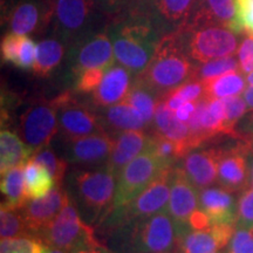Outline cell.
Instances as JSON below:
<instances>
[{"mask_svg": "<svg viewBox=\"0 0 253 253\" xmlns=\"http://www.w3.org/2000/svg\"><path fill=\"white\" fill-rule=\"evenodd\" d=\"M116 179V173L107 164L94 170L74 172L73 189L88 220H104L112 212Z\"/></svg>", "mask_w": 253, "mask_h": 253, "instance_id": "obj_3", "label": "cell"}, {"mask_svg": "<svg viewBox=\"0 0 253 253\" xmlns=\"http://www.w3.org/2000/svg\"><path fill=\"white\" fill-rule=\"evenodd\" d=\"M72 62V71L77 75L84 69L112 67L115 54L108 32H96L74 43Z\"/></svg>", "mask_w": 253, "mask_h": 253, "instance_id": "obj_13", "label": "cell"}, {"mask_svg": "<svg viewBox=\"0 0 253 253\" xmlns=\"http://www.w3.org/2000/svg\"><path fill=\"white\" fill-rule=\"evenodd\" d=\"M199 209L211 225L233 224L237 219L235 197L224 188H205L199 192Z\"/></svg>", "mask_w": 253, "mask_h": 253, "instance_id": "obj_23", "label": "cell"}, {"mask_svg": "<svg viewBox=\"0 0 253 253\" xmlns=\"http://www.w3.org/2000/svg\"><path fill=\"white\" fill-rule=\"evenodd\" d=\"M39 238L49 248L61 249L69 253L86 248H99L94 229L82 219L73 199L54 220L39 233Z\"/></svg>", "mask_w": 253, "mask_h": 253, "instance_id": "obj_6", "label": "cell"}, {"mask_svg": "<svg viewBox=\"0 0 253 253\" xmlns=\"http://www.w3.org/2000/svg\"><path fill=\"white\" fill-rule=\"evenodd\" d=\"M158 0H126L122 13L154 14L156 15V5ZM119 14V15H120Z\"/></svg>", "mask_w": 253, "mask_h": 253, "instance_id": "obj_47", "label": "cell"}, {"mask_svg": "<svg viewBox=\"0 0 253 253\" xmlns=\"http://www.w3.org/2000/svg\"><path fill=\"white\" fill-rule=\"evenodd\" d=\"M106 71L107 69L103 68H89L82 71L80 74L77 75L75 89L84 94L94 93L95 89L100 86Z\"/></svg>", "mask_w": 253, "mask_h": 253, "instance_id": "obj_39", "label": "cell"}, {"mask_svg": "<svg viewBox=\"0 0 253 253\" xmlns=\"http://www.w3.org/2000/svg\"><path fill=\"white\" fill-rule=\"evenodd\" d=\"M32 156V151L21 137L7 130L0 134V172L5 173L13 168L24 166Z\"/></svg>", "mask_w": 253, "mask_h": 253, "instance_id": "obj_25", "label": "cell"}, {"mask_svg": "<svg viewBox=\"0 0 253 253\" xmlns=\"http://www.w3.org/2000/svg\"><path fill=\"white\" fill-rule=\"evenodd\" d=\"M250 142L239 143L229 150H223L218 164V183L230 192L250 188Z\"/></svg>", "mask_w": 253, "mask_h": 253, "instance_id": "obj_14", "label": "cell"}, {"mask_svg": "<svg viewBox=\"0 0 253 253\" xmlns=\"http://www.w3.org/2000/svg\"><path fill=\"white\" fill-rule=\"evenodd\" d=\"M179 246L182 253H220L226 245L211 225L204 230L186 231L179 239Z\"/></svg>", "mask_w": 253, "mask_h": 253, "instance_id": "obj_27", "label": "cell"}, {"mask_svg": "<svg viewBox=\"0 0 253 253\" xmlns=\"http://www.w3.org/2000/svg\"><path fill=\"white\" fill-rule=\"evenodd\" d=\"M235 71H239L238 60L233 55L226 56V58H219L199 63V66H196L194 79L204 82Z\"/></svg>", "mask_w": 253, "mask_h": 253, "instance_id": "obj_34", "label": "cell"}, {"mask_svg": "<svg viewBox=\"0 0 253 253\" xmlns=\"http://www.w3.org/2000/svg\"><path fill=\"white\" fill-rule=\"evenodd\" d=\"M204 96L208 99H224L244 93L245 80L239 71L229 72L220 77L204 81Z\"/></svg>", "mask_w": 253, "mask_h": 253, "instance_id": "obj_32", "label": "cell"}, {"mask_svg": "<svg viewBox=\"0 0 253 253\" xmlns=\"http://www.w3.org/2000/svg\"><path fill=\"white\" fill-rule=\"evenodd\" d=\"M21 38L23 36H18V34L6 33L1 40V59L2 61L13 63L17 66L19 59V49H20Z\"/></svg>", "mask_w": 253, "mask_h": 253, "instance_id": "obj_43", "label": "cell"}, {"mask_svg": "<svg viewBox=\"0 0 253 253\" xmlns=\"http://www.w3.org/2000/svg\"><path fill=\"white\" fill-rule=\"evenodd\" d=\"M37 47L38 45L30 37L23 36V38H21L20 49H19L17 67L21 69L33 68L37 58Z\"/></svg>", "mask_w": 253, "mask_h": 253, "instance_id": "obj_44", "label": "cell"}, {"mask_svg": "<svg viewBox=\"0 0 253 253\" xmlns=\"http://www.w3.org/2000/svg\"><path fill=\"white\" fill-rule=\"evenodd\" d=\"M25 191L28 199L46 196L56 186L54 177L45 167L32 158L25 163Z\"/></svg>", "mask_w": 253, "mask_h": 253, "instance_id": "obj_28", "label": "cell"}, {"mask_svg": "<svg viewBox=\"0 0 253 253\" xmlns=\"http://www.w3.org/2000/svg\"><path fill=\"white\" fill-rule=\"evenodd\" d=\"M52 0H20L8 14L11 33L28 36L42 32L52 23Z\"/></svg>", "mask_w": 253, "mask_h": 253, "instance_id": "obj_15", "label": "cell"}, {"mask_svg": "<svg viewBox=\"0 0 253 253\" xmlns=\"http://www.w3.org/2000/svg\"><path fill=\"white\" fill-rule=\"evenodd\" d=\"M153 144H151V150L157 155L168 167H173V163L177 160L181 158L179 155L178 147L175 142L169 140V138L164 137V136L153 132Z\"/></svg>", "mask_w": 253, "mask_h": 253, "instance_id": "obj_38", "label": "cell"}, {"mask_svg": "<svg viewBox=\"0 0 253 253\" xmlns=\"http://www.w3.org/2000/svg\"><path fill=\"white\" fill-rule=\"evenodd\" d=\"M116 229L126 230L129 245L135 253H170L181 237L190 230L179 225L167 210Z\"/></svg>", "mask_w": 253, "mask_h": 253, "instance_id": "obj_4", "label": "cell"}, {"mask_svg": "<svg viewBox=\"0 0 253 253\" xmlns=\"http://www.w3.org/2000/svg\"><path fill=\"white\" fill-rule=\"evenodd\" d=\"M223 149H207L191 151L184 156L183 169L196 188L202 190L216 182L218 164Z\"/></svg>", "mask_w": 253, "mask_h": 253, "instance_id": "obj_21", "label": "cell"}, {"mask_svg": "<svg viewBox=\"0 0 253 253\" xmlns=\"http://www.w3.org/2000/svg\"><path fill=\"white\" fill-rule=\"evenodd\" d=\"M236 19L238 33L253 34V1L236 6Z\"/></svg>", "mask_w": 253, "mask_h": 253, "instance_id": "obj_46", "label": "cell"}, {"mask_svg": "<svg viewBox=\"0 0 253 253\" xmlns=\"http://www.w3.org/2000/svg\"><path fill=\"white\" fill-rule=\"evenodd\" d=\"M250 189L253 190V164L251 168V179H250Z\"/></svg>", "mask_w": 253, "mask_h": 253, "instance_id": "obj_54", "label": "cell"}, {"mask_svg": "<svg viewBox=\"0 0 253 253\" xmlns=\"http://www.w3.org/2000/svg\"><path fill=\"white\" fill-rule=\"evenodd\" d=\"M151 144L153 136L148 135L143 130L119 132L114 137V147L107 166L119 177L123 168L144 151L151 149Z\"/></svg>", "mask_w": 253, "mask_h": 253, "instance_id": "obj_19", "label": "cell"}, {"mask_svg": "<svg viewBox=\"0 0 253 253\" xmlns=\"http://www.w3.org/2000/svg\"><path fill=\"white\" fill-rule=\"evenodd\" d=\"M31 158L33 161H36L41 166L46 168L48 171L52 173V176L54 177L56 185H61L63 177L67 171L68 162L65 158H61L55 154V151L50 149L49 147L42 148V149L38 150L32 155Z\"/></svg>", "mask_w": 253, "mask_h": 253, "instance_id": "obj_36", "label": "cell"}, {"mask_svg": "<svg viewBox=\"0 0 253 253\" xmlns=\"http://www.w3.org/2000/svg\"><path fill=\"white\" fill-rule=\"evenodd\" d=\"M237 55L242 72L246 75L253 72V34H246L237 50Z\"/></svg>", "mask_w": 253, "mask_h": 253, "instance_id": "obj_45", "label": "cell"}, {"mask_svg": "<svg viewBox=\"0 0 253 253\" xmlns=\"http://www.w3.org/2000/svg\"><path fill=\"white\" fill-rule=\"evenodd\" d=\"M195 71L196 66L186 54L178 31H172L163 34L150 63L136 78L162 97L194 79Z\"/></svg>", "mask_w": 253, "mask_h": 253, "instance_id": "obj_2", "label": "cell"}, {"mask_svg": "<svg viewBox=\"0 0 253 253\" xmlns=\"http://www.w3.org/2000/svg\"><path fill=\"white\" fill-rule=\"evenodd\" d=\"M197 209H199L197 188L186 176L184 169L172 167L170 199L167 211L179 225L184 229H189L190 217Z\"/></svg>", "mask_w": 253, "mask_h": 253, "instance_id": "obj_17", "label": "cell"}, {"mask_svg": "<svg viewBox=\"0 0 253 253\" xmlns=\"http://www.w3.org/2000/svg\"><path fill=\"white\" fill-rule=\"evenodd\" d=\"M93 1L100 13L114 19L123 11L126 0H93Z\"/></svg>", "mask_w": 253, "mask_h": 253, "instance_id": "obj_48", "label": "cell"}, {"mask_svg": "<svg viewBox=\"0 0 253 253\" xmlns=\"http://www.w3.org/2000/svg\"><path fill=\"white\" fill-rule=\"evenodd\" d=\"M237 224L240 227L253 229V190H246L239 199L237 209Z\"/></svg>", "mask_w": 253, "mask_h": 253, "instance_id": "obj_41", "label": "cell"}, {"mask_svg": "<svg viewBox=\"0 0 253 253\" xmlns=\"http://www.w3.org/2000/svg\"><path fill=\"white\" fill-rule=\"evenodd\" d=\"M24 166L13 168L1 175V192L5 197L1 207L11 209H20L27 201H30L25 191V172Z\"/></svg>", "mask_w": 253, "mask_h": 253, "instance_id": "obj_29", "label": "cell"}, {"mask_svg": "<svg viewBox=\"0 0 253 253\" xmlns=\"http://www.w3.org/2000/svg\"><path fill=\"white\" fill-rule=\"evenodd\" d=\"M161 96L156 91H154L150 87L143 84L137 78H135L132 86L129 91L128 96L126 97V102L131 104L134 108L141 114L148 126H153L155 110Z\"/></svg>", "mask_w": 253, "mask_h": 253, "instance_id": "obj_30", "label": "cell"}, {"mask_svg": "<svg viewBox=\"0 0 253 253\" xmlns=\"http://www.w3.org/2000/svg\"><path fill=\"white\" fill-rule=\"evenodd\" d=\"M183 47L192 61L198 63L232 56L238 48L237 33L220 25L177 28Z\"/></svg>", "mask_w": 253, "mask_h": 253, "instance_id": "obj_5", "label": "cell"}, {"mask_svg": "<svg viewBox=\"0 0 253 253\" xmlns=\"http://www.w3.org/2000/svg\"><path fill=\"white\" fill-rule=\"evenodd\" d=\"M201 25H220L239 34L237 30L235 0H197L189 19L181 27Z\"/></svg>", "mask_w": 253, "mask_h": 253, "instance_id": "obj_18", "label": "cell"}, {"mask_svg": "<svg viewBox=\"0 0 253 253\" xmlns=\"http://www.w3.org/2000/svg\"><path fill=\"white\" fill-rule=\"evenodd\" d=\"M73 253H107L104 250L99 246V248H86V249H81L78 250V251L73 252Z\"/></svg>", "mask_w": 253, "mask_h": 253, "instance_id": "obj_52", "label": "cell"}, {"mask_svg": "<svg viewBox=\"0 0 253 253\" xmlns=\"http://www.w3.org/2000/svg\"><path fill=\"white\" fill-rule=\"evenodd\" d=\"M167 168L169 167L151 149L134 158L123 168L118 177L114 209L122 208L130 203Z\"/></svg>", "mask_w": 253, "mask_h": 253, "instance_id": "obj_8", "label": "cell"}, {"mask_svg": "<svg viewBox=\"0 0 253 253\" xmlns=\"http://www.w3.org/2000/svg\"><path fill=\"white\" fill-rule=\"evenodd\" d=\"M226 253H253V229L238 226L227 244Z\"/></svg>", "mask_w": 253, "mask_h": 253, "instance_id": "obj_40", "label": "cell"}, {"mask_svg": "<svg viewBox=\"0 0 253 253\" xmlns=\"http://www.w3.org/2000/svg\"><path fill=\"white\" fill-rule=\"evenodd\" d=\"M49 246L39 237L23 236L17 238L1 239V253H47Z\"/></svg>", "mask_w": 253, "mask_h": 253, "instance_id": "obj_35", "label": "cell"}, {"mask_svg": "<svg viewBox=\"0 0 253 253\" xmlns=\"http://www.w3.org/2000/svg\"><path fill=\"white\" fill-rule=\"evenodd\" d=\"M69 199L71 197L68 196V192L63 190L61 185H56L43 197L27 201L19 210L32 233L39 236L41 231L48 226L61 212Z\"/></svg>", "mask_w": 253, "mask_h": 253, "instance_id": "obj_16", "label": "cell"}, {"mask_svg": "<svg viewBox=\"0 0 253 253\" xmlns=\"http://www.w3.org/2000/svg\"><path fill=\"white\" fill-rule=\"evenodd\" d=\"M65 55V45L59 38H48L38 43L37 58L34 62V74L39 78H46L58 68Z\"/></svg>", "mask_w": 253, "mask_h": 253, "instance_id": "obj_26", "label": "cell"}, {"mask_svg": "<svg viewBox=\"0 0 253 253\" xmlns=\"http://www.w3.org/2000/svg\"><path fill=\"white\" fill-rule=\"evenodd\" d=\"M170 91L178 95L185 102H196L204 96V84L197 79H190Z\"/></svg>", "mask_w": 253, "mask_h": 253, "instance_id": "obj_42", "label": "cell"}, {"mask_svg": "<svg viewBox=\"0 0 253 253\" xmlns=\"http://www.w3.org/2000/svg\"><path fill=\"white\" fill-rule=\"evenodd\" d=\"M59 131L61 137L77 138L95 134H106L100 115L79 103L69 93L56 96Z\"/></svg>", "mask_w": 253, "mask_h": 253, "instance_id": "obj_11", "label": "cell"}, {"mask_svg": "<svg viewBox=\"0 0 253 253\" xmlns=\"http://www.w3.org/2000/svg\"><path fill=\"white\" fill-rule=\"evenodd\" d=\"M58 131V106L54 99L31 104L20 116L19 134L32 155L48 147Z\"/></svg>", "mask_w": 253, "mask_h": 253, "instance_id": "obj_10", "label": "cell"}, {"mask_svg": "<svg viewBox=\"0 0 253 253\" xmlns=\"http://www.w3.org/2000/svg\"><path fill=\"white\" fill-rule=\"evenodd\" d=\"M47 253H69L67 251H65V250H61V249H55V248H49L48 251Z\"/></svg>", "mask_w": 253, "mask_h": 253, "instance_id": "obj_53", "label": "cell"}, {"mask_svg": "<svg viewBox=\"0 0 253 253\" xmlns=\"http://www.w3.org/2000/svg\"><path fill=\"white\" fill-rule=\"evenodd\" d=\"M160 21L154 14L122 13L114 18L108 34L119 65L134 75L148 67L161 37Z\"/></svg>", "mask_w": 253, "mask_h": 253, "instance_id": "obj_1", "label": "cell"}, {"mask_svg": "<svg viewBox=\"0 0 253 253\" xmlns=\"http://www.w3.org/2000/svg\"><path fill=\"white\" fill-rule=\"evenodd\" d=\"M189 226L192 230H204L211 226L210 219L201 209H197L189 219Z\"/></svg>", "mask_w": 253, "mask_h": 253, "instance_id": "obj_49", "label": "cell"}, {"mask_svg": "<svg viewBox=\"0 0 253 253\" xmlns=\"http://www.w3.org/2000/svg\"><path fill=\"white\" fill-rule=\"evenodd\" d=\"M153 126L155 132L175 142L178 147L181 158L191 153L188 125L177 118L175 112L168 107L163 97H161L157 103Z\"/></svg>", "mask_w": 253, "mask_h": 253, "instance_id": "obj_22", "label": "cell"}, {"mask_svg": "<svg viewBox=\"0 0 253 253\" xmlns=\"http://www.w3.org/2000/svg\"><path fill=\"white\" fill-rule=\"evenodd\" d=\"M224 106V112H225V122H224V134L235 135L236 134V125L240 119L244 116L248 112L249 107L244 97L239 96H230L221 99Z\"/></svg>", "mask_w": 253, "mask_h": 253, "instance_id": "obj_37", "label": "cell"}, {"mask_svg": "<svg viewBox=\"0 0 253 253\" xmlns=\"http://www.w3.org/2000/svg\"><path fill=\"white\" fill-rule=\"evenodd\" d=\"M61 140L63 158L75 166L102 167L108 162L114 147V137L107 134Z\"/></svg>", "mask_w": 253, "mask_h": 253, "instance_id": "obj_12", "label": "cell"}, {"mask_svg": "<svg viewBox=\"0 0 253 253\" xmlns=\"http://www.w3.org/2000/svg\"><path fill=\"white\" fill-rule=\"evenodd\" d=\"M99 115L104 128L108 126L114 131L144 130L148 126L141 114L126 101L106 107Z\"/></svg>", "mask_w": 253, "mask_h": 253, "instance_id": "obj_24", "label": "cell"}, {"mask_svg": "<svg viewBox=\"0 0 253 253\" xmlns=\"http://www.w3.org/2000/svg\"><path fill=\"white\" fill-rule=\"evenodd\" d=\"M195 109L196 102H186L185 104H183L182 107H179V108L175 112V114L179 120H182L183 122H186L190 119V116L192 115V113L195 112Z\"/></svg>", "mask_w": 253, "mask_h": 253, "instance_id": "obj_50", "label": "cell"}, {"mask_svg": "<svg viewBox=\"0 0 253 253\" xmlns=\"http://www.w3.org/2000/svg\"><path fill=\"white\" fill-rule=\"evenodd\" d=\"M243 97H244L246 103H248L249 109L253 110V86H250L246 88L244 93H243Z\"/></svg>", "mask_w": 253, "mask_h": 253, "instance_id": "obj_51", "label": "cell"}, {"mask_svg": "<svg viewBox=\"0 0 253 253\" xmlns=\"http://www.w3.org/2000/svg\"><path fill=\"white\" fill-rule=\"evenodd\" d=\"M252 126H253V118H252Z\"/></svg>", "mask_w": 253, "mask_h": 253, "instance_id": "obj_55", "label": "cell"}, {"mask_svg": "<svg viewBox=\"0 0 253 253\" xmlns=\"http://www.w3.org/2000/svg\"><path fill=\"white\" fill-rule=\"evenodd\" d=\"M52 9L54 32L63 42L77 43L93 34L90 27L99 12L93 0H52Z\"/></svg>", "mask_w": 253, "mask_h": 253, "instance_id": "obj_9", "label": "cell"}, {"mask_svg": "<svg viewBox=\"0 0 253 253\" xmlns=\"http://www.w3.org/2000/svg\"><path fill=\"white\" fill-rule=\"evenodd\" d=\"M196 1L197 0H158L155 13L161 26H183L191 14Z\"/></svg>", "mask_w": 253, "mask_h": 253, "instance_id": "obj_31", "label": "cell"}, {"mask_svg": "<svg viewBox=\"0 0 253 253\" xmlns=\"http://www.w3.org/2000/svg\"><path fill=\"white\" fill-rule=\"evenodd\" d=\"M130 71L121 65H113L107 69L100 86L93 93L95 106L106 108L126 100L132 86Z\"/></svg>", "mask_w": 253, "mask_h": 253, "instance_id": "obj_20", "label": "cell"}, {"mask_svg": "<svg viewBox=\"0 0 253 253\" xmlns=\"http://www.w3.org/2000/svg\"><path fill=\"white\" fill-rule=\"evenodd\" d=\"M171 169L167 168L151 184L130 203L125 207L114 209L106 219L107 227H116L131 223V221L147 218L167 210L170 199V184H171Z\"/></svg>", "mask_w": 253, "mask_h": 253, "instance_id": "obj_7", "label": "cell"}, {"mask_svg": "<svg viewBox=\"0 0 253 253\" xmlns=\"http://www.w3.org/2000/svg\"><path fill=\"white\" fill-rule=\"evenodd\" d=\"M0 236L1 239L33 236L19 209L1 207L0 210Z\"/></svg>", "mask_w": 253, "mask_h": 253, "instance_id": "obj_33", "label": "cell"}]
</instances>
